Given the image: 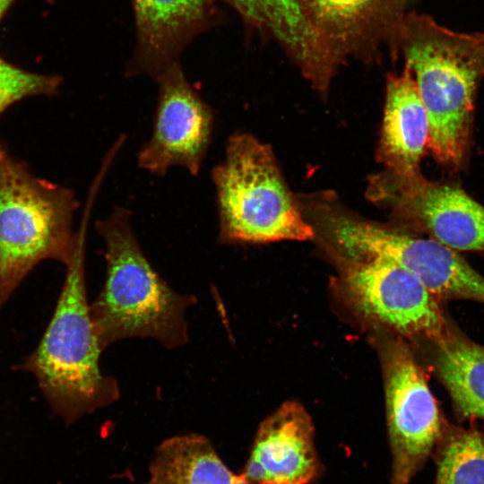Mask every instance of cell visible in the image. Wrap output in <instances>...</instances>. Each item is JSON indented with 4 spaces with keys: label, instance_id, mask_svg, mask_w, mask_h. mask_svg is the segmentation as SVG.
Listing matches in <instances>:
<instances>
[{
    "label": "cell",
    "instance_id": "cell-1",
    "mask_svg": "<svg viewBox=\"0 0 484 484\" xmlns=\"http://www.w3.org/2000/svg\"><path fill=\"white\" fill-rule=\"evenodd\" d=\"M402 46L428 119V149L458 169L470 150L477 88L484 77V33H461L410 14Z\"/></svg>",
    "mask_w": 484,
    "mask_h": 484
},
{
    "label": "cell",
    "instance_id": "cell-2",
    "mask_svg": "<svg viewBox=\"0 0 484 484\" xmlns=\"http://www.w3.org/2000/svg\"><path fill=\"white\" fill-rule=\"evenodd\" d=\"M90 210H85L79 240L52 318L36 350L21 368L31 373L52 411L66 424L115 402L116 380L99 367L103 350L88 302L84 255Z\"/></svg>",
    "mask_w": 484,
    "mask_h": 484
},
{
    "label": "cell",
    "instance_id": "cell-3",
    "mask_svg": "<svg viewBox=\"0 0 484 484\" xmlns=\"http://www.w3.org/2000/svg\"><path fill=\"white\" fill-rule=\"evenodd\" d=\"M131 212L115 207L98 220L105 246L106 280L91 305L103 350L126 338H153L168 348L186 343V308L194 297L173 290L143 252L132 226Z\"/></svg>",
    "mask_w": 484,
    "mask_h": 484
},
{
    "label": "cell",
    "instance_id": "cell-4",
    "mask_svg": "<svg viewBox=\"0 0 484 484\" xmlns=\"http://www.w3.org/2000/svg\"><path fill=\"white\" fill-rule=\"evenodd\" d=\"M221 244L313 239L315 232L290 191L273 151L253 134L236 131L212 170Z\"/></svg>",
    "mask_w": 484,
    "mask_h": 484
},
{
    "label": "cell",
    "instance_id": "cell-5",
    "mask_svg": "<svg viewBox=\"0 0 484 484\" xmlns=\"http://www.w3.org/2000/svg\"><path fill=\"white\" fill-rule=\"evenodd\" d=\"M77 206L70 188L37 177L0 143V310L41 261H71Z\"/></svg>",
    "mask_w": 484,
    "mask_h": 484
},
{
    "label": "cell",
    "instance_id": "cell-6",
    "mask_svg": "<svg viewBox=\"0 0 484 484\" xmlns=\"http://www.w3.org/2000/svg\"><path fill=\"white\" fill-rule=\"evenodd\" d=\"M315 232L346 260H380L411 272L441 299L484 304V276L454 251L429 238L411 235L358 216L330 203L311 208Z\"/></svg>",
    "mask_w": 484,
    "mask_h": 484
},
{
    "label": "cell",
    "instance_id": "cell-7",
    "mask_svg": "<svg viewBox=\"0 0 484 484\" xmlns=\"http://www.w3.org/2000/svg\"><path fill=\"white\" fill-rule=\"evenodd\" d=\"M383 367L390 483L408 484L432 455L445 419L423 369L404 343L387 346Z\"/></svg>",
    "mask_w": 484,
    "mask_h": 484
},
{
    "label": "cell",
    "instance_id": "cell-8",
    "mask_svg": "<svg viewBox=\"0 0 484 484\" xmlns=\"http://www.w3.org/2000/svg\"><path fill=\"white\" fill-rule=\"evenodd\" d=\"M367 193L404 225L454 251H484V206L458 186L385 170L373 176Z\"/></svg>",
    "mask_w": 484,
    "mask_h": 484
},
{
    "label": "cell",
    "instance_id": "cell-9",
    "mask_svg": "<svg viewBox=\"0 0 484 484\" xmlns=\"http://www.w3.org/2000/svg\"><path fill=\"white\" fill-rule=\"evenodd\" d=\"M342 287L365 317L402 336L433 341L448 318L439 300L411 272L380 260L349 261Z\"/></svg>",
    "mask_w": 484,
    "mask_h": 484
},
{
    "label": "cell",
    "instance_id": "cell-10",
    "mask_svg": "<svg viewBox=\"0 0 484 484\" xmlns=\"http://www.w3.org/2000/svg\"><path fill=\"white\" fill-rule=\"evenodd\" d=\"M153 74L159 85L158 103L151 136L137 153V164L156 176H164L173 167L196 176L212 143L213 110L175 61Z\"/></svg>",
    "mask_w": 484,
    "mask_h": 484
},
{
    "label": "cell",
    "instance_id": "cell-11",
    "mask_svg": "<svg viewBox=\"0 0 484 484\" xmlns=\"http://www.w3.org/2000/svg\"><path fill=\"white\" fill-rule=\"evenodd\" d=\"M320 471L311 417L290 401L259 425L242 473L247 484H309Z\"/></svg>",
    "mask_w": 484,
    "mask_h": 484
},
{
    "label": "cell",
    "instance_id": "cell-12",
    "mask_svg": "<svg viewBox=\"0 0 484 484\" xmlns=\"http://www.w3.org/2000/svg\"><path fill=\"white\" fill-rule=\"evenodd\" d=\"M249 22L272 35L315 88L329 86L337 57L312 23L302 0H228Z\"/></svg>",
    "mask_w": 484,
    "mask_h": 484
},
{
    "label": "cell",
    "instance_id": "cell-13",
    "mask_svg": "<svg viewBox=\"0 0 484 484\" xmlns=\"http://www.w3.org/2000/svg\"><path fill=\"white\" fill-rule=\"evenodd\" d=\"M428 119L411 69L386 80L385 103L377 160L386 171L401 177L419 173L428 149Z\"/></svg>",
    "mask_w": 484,
    "mask_h": 484
},
{
    "label": "cell",
    "instance_id": "cell-14",
    "mask_svg": "<svg viewBox=\"0 0 484 484\" xmlns=\"http://www.w3.org/2000/svg\"><path fill=\"white\" fill-rule=\"evenodd\" d=\"M138 46L151 73L174 62L181 45L207 17L210 0H133Z\"/></svg>",
    "mask_w": 484,
    "mask_h": 484
},
{
    "label": "cell",
    "instance_id": "cell-15",
    "mask_svg": "<svg viewBox=\"0 0 484 484\" xmlns=\"http://www.w3.org/2000/svg\"><path fill=\"white\" fill-rule=\"evenodd\" d=\"M434 344L433 364L461 419L484 420V347L449 319Z\"/></svg>",
    "mask_w": 484,
    "mask_h": 484
},
{
    "label": "cell",
    "instance_id": "cell-16",
    "mask_svg": "<svg viewBox=\"0 0 484 484\" xmlns=\"http://www.w3.org/2000/svg\"><path fill=\"white\" fill-rule=\"evenodd\" d=\"M144 484H247L221 460L211 441L198 434L164 440L155 450Z\"/></svg>",
    "mask_w": 484,
    "mask_h": 484
},
{
    "label": "cell",
    "instance_id": "cell-17",
    "mask_svg": "<svg viewBox=\"0 0 484 484\" xmlns=\"http://www.w3.org/2000/svg\"><path fill=\"white\" fill-rule=\"evenodd\" d=\"M316 30L336 56L359 40L386 9L389 0H302Z\"/></svg>",
    "mask_w": 484,
    "mask_h": 484
},
{
    "label": "cell",
    "instance_id": "cell-18",
    "mask_svg": "<svg viewBox=\"0 0 484 484\" xmlns=\"http://www.w3.org/2000/svg\"><path fill=\"white\" fill-rule=\"evenodd\" d=\"M432 455L434 484H484V431L445 421Z\"/></svg>",
    "mask_w": 484,
    "mask_h": 484
},
{
    "label": "cell",
    "instance_id": "cell-19",
    "mask_svg": "<svg viewBox=\"0 0 484 484\" xmlns=\"http://www.w3.org/2000/svg\"><path fill=\"white\" fill-rule=\"evenodd\" d=\"M60 83L57 76L25 71L0 56V116L23 99L56 93Z\"/></svg>",
    "mask_w": 484,
    "mask_h": 484
},
{
    "label": "cell",
    "instance_id": "cell-20",
    "mask_svg": "<svg viewBox=\"0 0 484 484\" xmlns=\"http://www.w3.org/2000/svg\"><path fill=\"white\" fill-rule=\"evenodd\" d=\"M14 0H0V18L4 15Z\"/></svg>",
    "mask_w": 484,
    "mask_h": 484
}]
</instances>
